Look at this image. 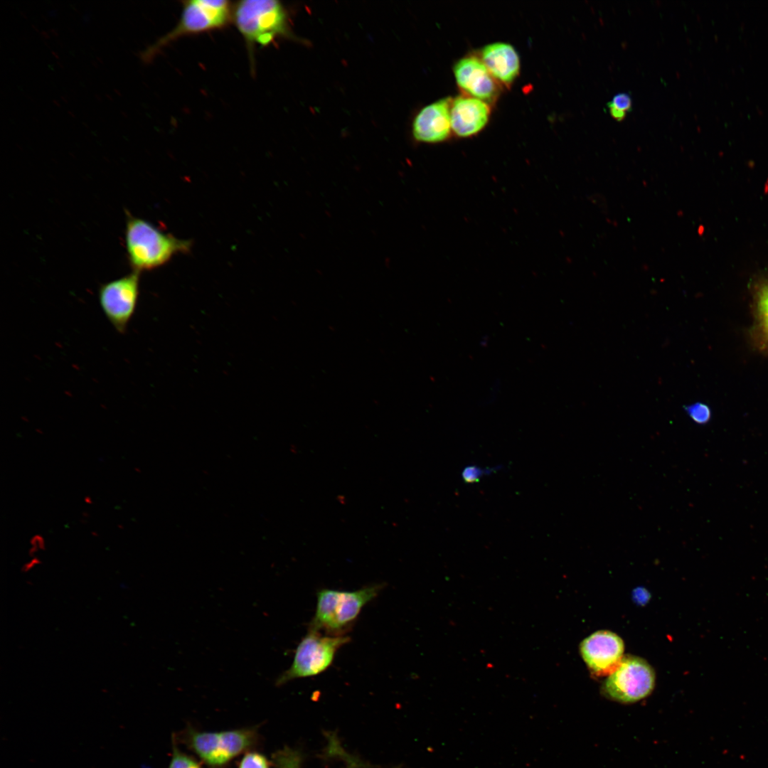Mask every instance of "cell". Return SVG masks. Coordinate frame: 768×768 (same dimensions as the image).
<instances>
[{
	"label": "cell",
	"mask_w": 768,
	"mask_h": 768,
	"mask_svg": "<svg viewBox=\"0 0 768 768\" xmlns=\"http://www.w3.org/2000/svg\"><path fill=\"white\" fill-rule=\"evenodd\" d=\"M383 585L375 584L354 591L322 589L317 592L314 616L309 629L342 636L353 625L363 608L375 598Z\"/></svg>",
	"instance_id": "2"
},
{
	"label": "cell",
	"mask_w": 768,
	"mask_h": 768,
	"mask_svg": "<svg viewBox=\"0 0 768 768\" xmlns=\"http://www.w3.org/2000/svg\"><path fill=\"white\" fill-rule=\"evenodd\" d=\"M301 756L298 752L284 747L273 755L275 768H301Z\"/></svg>",
	"instance_id": "14"
},
{
	"label": "cell",
	"mask_w": 768,
	"mask_h": 768,
	"mask_svg": "<svg viewBox=\"0 0 768 768\" xmlns=\"http://www.w3.org/2000/svg\"><path fill=\"white\" fill-rule=\"evenodd\" d=\"M172 754L167 768H203L194 757L182 752L172 737Z\"/></svg>",
	"instance_id": "15"
},
{
	"label": "cell",
	"mask_w": 768,
	"mask_h": 768,
	"mask_svg": "<svg viewBox=\"0 0 768 768\" xmlns=\"http://www.w3.org/2000/svg\"><path fill=\"white\" fill-rule=\"evenodd\" d=\"M41 560L37 557H33L28 562H26L21 570L23 572H27L35 567L37 565L40 564Z\"/></svg>",
	"instance_id": "23"
},
{
	"label": "cell",
	"mask_w": 768,
	"mask_h": 768,
	"mask_svg": "<svg viewBox=\"0 0 768 768\" xmlns=\"http://www.w3.org/2000/svg\"><path fill=\"white\" fill-rule=\"evenodd\" d=\"M490 115L488 104L473 97L459 96L451 105L452 129L459 137L477 134L487 124Z\"/></svg>",
	"instance_id": "12"
},
{
	"label": "cell",
	"mask_w": 768,
	"mask_h": 768,
	"mask_svg": "<svg viewBox=\"0 0 768 768\" xmlns=\"http://www.w3.org/2000/svg\"><path fill=\"white\" fill-rule=\"evenodd\" d=\"M685 410L695 422L700 425L707 423L711 417L710 408L708 405L703 402H695L686 406Z\"/></svg>",
	"instance_id": "18"
},
{
	"label": "cell",
	"mask_w": 768,
	"mask_h": 768,
	"mask_svg": "<svg viewBox=\"0 0 768 768\" xmlns=\"http://www.w3.org/2000/svg\"><path fill=\"white\" fill-rule=\"evenodd\" d=\"M458 85L471 97L491 102L498 93L494 77L481 60L469 56L460 59L454 68Z\"/></svg>",
	"instance_id": "11"
},
{
	"label": "cell",
	"mask_w": 768,
	"mask_h": 768,
	"mask_svg": "<svg viewBox=\"0 0 768 768\" xmlns=\"http://www.w3.org/2000/svg\"><path fill=\"white\" fill-rule=\"evenodd\" d=\"M252 53L255 45L268 46L277 36H291L287 11L277 0H242L233 7V20Z\"/></svg>",
	"instance_id": "3"
},
{
	"label": "cell",
	"mask_w": 768,
	"mask_h": 768,
	"mask_svg": "<svg viewBox=\"0 0 768 768\" xmlns=\"http://www.w3.org/2000/svg\"><path fill=\"white\" fill-rule=\"evenodd\" d=\"M484 471L475 466H466L462 471L463 479L467 483H474L479 481L483 475Z\"/></svg>",
	"instance_id": "20"
},
{
	"label": "cell",
	"mask_w": 768,
	"mask_h": 768,
	"mask_svg": "<svg viewBox=\"0 0 768 768\" xmlns=\"http://www.w3.org/2000/svg\"><path fill=\"white\" fill-rule=\"evenodd\" d=\"M124 244L128 262L134 272L151 270L168 262L178 253L188 252V240L161 231L149 222L126 211Z\"/></svg>",
	"instance_id": "1"
},
{
	"label": "cell",
	"mask_w": 768,
	"mask_h": 768,
	"mask_svg": "<svg viewBox=\"0 0 768 768\" xmlns=\"http://www.w3.org/2000/svg\"><path fill=\"white\" fill-rule=\"evenodd\" d=\"M31 546L38 550H45L43 538L40 535H33L30 540Z\"/></svg>",
	"instance_id": "22"
},
{
	"label": "cell",
	"mask_w": 768,
	"mask_h": 768,
	"mask_svg": "<svg viewBox=\"0 0 768 768\" xmlns=\"http://www.w3.org/2000/svg\"><path fill=\"white\" fill-rule=\"evenodd\" d=\"M654 684L655 674L649 663L640 657L627 655L609 674L602 688L609 699L631 703L648 696Z\"/></svg>",
	"instance_id": "7"
},
{
	"label": "cell",
	"mask_w": 768,
	"mask_h": 768,
	"mask_svg": "<svg viewBox=\"0 0 768 768\" xmlns=\"http://www.w3.org/2000/svg\"><path fill=\"white\" fill-rule=\"evenodd\" d=\"M139 272H130L101 284L98 301L114 329L124 334L135 312L139 295Z\"/></svg>",
	"instance_id": "8"
},
{
	"label": "cell",
	"mask_w": 768,
	"mask_h": 768,
	"mask_svg": "<svg viewBox=\"0 0 768 768\" xmlns=\"http://www.w3.org/2000/svg\"><path fill=\"white\" fill-rule=\"evenodd\" d=\"M181 4L178 23L152 47L151 54L181 37L221 29L232 22L233 3L230 1L187 0Z\"/></svg>",
	"instance_id": "6"
},
{
	"label": "cell",
	"mask_w": 768,
	"mask_h": 768,
	"mask_svg": "<svg viewBox=\"0 0 768 768\" xmlns=\"http://www.w3.org/2000/svg\"><path fill=\"white\" fill-rule=\"evenodd\" d=\"M759 328L768 341V284L760 291L757 304Z\"/></svg>",
	"instance_id": "16"
},
{
	"label": "cell",
	"mask_w": 768,
	"mask_h": 768,
	"mask_svg": "<svg viewBox=\"0 0 768 768\" xmlns=\"http://www.w3.org/2000/svg\"><path fill=\"white\" fill-rule=\"evenodd\" d=\"M622 639L610 631H598L580 644L581 656L588 668L598 675L612 673L623 658Z\"/></svg>",
	"instance_id": "9"
},
{
	"label": "cell",
	"mask_w": 768,
	"mask_h": 768,
	"mask_svg": "<svg viewBox=\"0 0 768 768\" xmlns=\"http://www.w3.org/2000/svg\"><path fill=\"white\" fill-rule=\"evenodd\" d=\"M348 641L349 637L345 635L323 636L309 629L297 646L291 666L277 678L276 685L321 674L331 666L338 650Z\"/></svg>",
	"instance_id": "5"
},
{
	"label": "cell",
	"mask_w": 768,
	"mask_h": 768,
	"mask_svg": "<svg viewBox=\"0 0 768 768\" xmlns=\"http://www.w3.org/2000/svg\"><path fill=\"white\" fill-rule=\"evenodd\" d=\"M452 102L449 97L443 98L425 106L417 113L412 127V136L417 142L433 144L448 138L452 129Z\"/></svg>",
	"instance_id": "10"
},
{
	"label": "cell",
	"mask_w": 768,
	"mask_h": 768,
	"mask_svg": "<svg viewBox=\"0 0 768 768\" xmlns=\"http://www.w3.org/2000/svg\"><path fill=\"white\" fill-rule=\"evenodd\" d=\"M607 106L609 107L610 114L612 115V117L614 119H616L617 121H622L625 118V117H626V112L625 111H623V110H621L617 108L615 106L613 105V104L611 102H609L607 103Z\"/></svg>",
	"instance_id": "21"
},
{
	"label": "cell",
	"mask_w": 768,
	"mask_h": 768,
	"mask_svg": "<svg viewBox=\"0 0 768 768\" xmlns=\"http://www.w3.org/2000/svg\"><path fill=\"white\" fill-rule=\"evenodd\" d=\"M611 102L617 108L623 111H630L631 109V99L629 94L621 92L615 95Z\"/></svg>",
	"instance_id": "19"
},
{
	"label": "cell",
	"mask_w": 768,
	"mask_h": 768,
	"mask_svg": "<svg viewBox=\"0 0 768 768\" xmlns=\"http://www.w3.org/2000/svg\"><path fill=\"white\" fill-rule=\"evenodd\" d=\"M481 60L491 75L508 85L517 77L520 60L515 48L510 44L497 42L486 46L481 51Z\"/></svg>",
	"instance_id": "13"
},
{
	"label": "cell",
	"mask_w": 768,
	"mask_h": 768,
	"mask_svg": "<svg viewBox=\"0 0 768 768\" xmlns=\"http://www.w3.org/2000/svg\"><path fill=\"white\" fill-rule=\"evenodd\" d=\"M238 768H271L267 758L256 751H248L240 759Z\"/></svg>",
	"instance_id": "17"
},
{
	"label": "cell",
	"mask_w": 768,
	"mask_h": 768,
	"mask_svg": "<svg viewBox=\"0 0 768 768\" xmlns=\"http://www.w3.org/2000/svg\"><path fill=\"white\" fill-rule=\"evenodd\" d=\"M187 746L210 768H222L257 742L255 728L207 732L188 728L185 734Z\"/></svg>",
	"instance_id": "4"
}]
</instances>
